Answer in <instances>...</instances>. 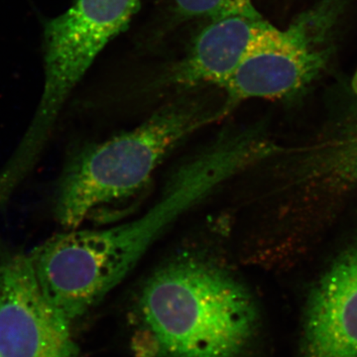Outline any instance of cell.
<instances>
[{"label": "cell", "mask_w": 357, "mask_h": 357, "mask_svg": "<svg viewBox=\"0 0 357 357\" xmlns=\"http://www.w3.org/2000/svg\"><path fill=\"white\" fill-rule=\"evenodd\" d=\"M144 357H241L259 312L252 294L222 265L197 255L157 270L138 297Z\"/></svg>", "instance_id": "obj_1"}, {"label": "cell", "mask_w": 357, "mask_h": 357, "mask_svg": "<svg viewBox=\"0 0 357 357\" xmlns=\"http://www.w3.org/2000/svg\"><path fill=\"white\" fill-rule=\"evenodd\" d=\"M223 112L199 100H181L137 128L81 148L59 178L53 204L56 220L67 229H77L96 211L133 198L170 152Z\"/></svg>", "instance_id": "obj_2"}, {"label": "cell", "mask_w": 357, "mask_h": 357, "mask_svg": "<svg viewBox=\"0 0 357 357\" xmlns=\"http://www.w3.org/2000/svg\"><path fill=\"white\" fill-rule=\"evenodd\" d=\"M342 0H323L287 29L270 23L231 76L220 86L225 109L249 100L292 98L325 70Z\"/></svg>", "instance_id": "obj_3"}, {"label": "cell", "mask_w": 357, "mask_h": 357, "mask_svg": "<svg viewBox=\"0 0 357 357\" xmlns=\"http://www.w3.org/2000/svg\"><path fill=\"white\" fill-rule=\"evenodd\" d=\"M141 0H75L44 29L45 81L38 109L30 126L52 133L68 98L93 61L128 28Z\"/></svg>", "instance_id": "obj_4"}, {"label": "cell", "mask_w": 357, "mask_h": 357, "mask_svg": "<svg viewBox=\"0 0 357 357\" xmlns=\"http://www.w3.org/2000/svg\"><path fill=\"white\" fill-rule=\"evenodd\" d=\"M292 215L301 238L319 236L357 197V102H352L306 144L287 151Z\"/></svg>", "instance_id": "obj_5"}, {"label": "cell", "mask_w": 357, "mask_h": 357, "mask_svg": "<svg viewBox=\"0 0 357 357\" xmlns=\"http://www.w3.org/2000/svg\"><path fill=\"white\" fill-rule=\"evenodd\" d=\"M70 324L45 297L27 253H1L0 357H77Z\"/></svg>", "instance_id": "obj_6"}, {"label": "cell", "mask_w": 357, "mask_h": 357, "mask_svg": "<svg viewBox=\"0 0 357 357\" xmlns=\"http://www.w3.org/2000/svg\"><path fill=\"white\" fill-rule=\"evenodd\" d=\"M206 20L184 57L169 72L168 83L220 88L270 25L252 0H238Z\"/></svg>", "instance_id": "obj_7"}, {"label": "cell", "mask_w": 357, "mask_h": 357, "mask_svg": "<svg viewBox=\"0 0 357 357\" xmlns=\"http://www.w3.org/2000/svg\"><path fill=\"white\" fill-rule=\"evenodd\" d=\"M305 318L303 357H357V239L312 288Z\"/></svg>", "instance_id": "obj_8"}, {"label": "cell", "mask_w": 357, "mask_h": 357, "mask_svg": "<svg viewBox=\"0 0 357 357\" xmlns=\"http://www.w3.org/2000/svg\"><path fill=\"white\" fill-rule=\"evenodd\" d=\"M238 0H171V10L180 21L208 20Z\"/></svg>", "instance_id": "obj_9"}, {"label": "cell", "mask_w": 357, "mask_h": 357, "mask_svg": "<svg viewBox=\"0 0 357 357\" xmlns=\"http://www.w3.org/2000/svg\"><path fill=\"white\" fill-rule=\"evenodd\" d=\"M351 89L352 91H354V93L357 95V70L356 74H354V77H352Z\"/></svg>", "instance_id": "obj_10"}]
</instances>
